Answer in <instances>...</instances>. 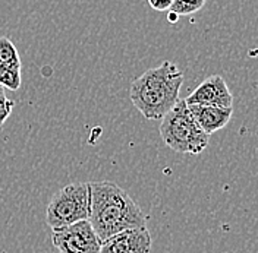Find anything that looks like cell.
<instances>
[{"instance_id": "obj_1", "label": "cell", "mask_w": 258, "mask_h": 253, "mask_svg": "<svg viewBox=\"0 0 258 253\" xmlns=\"http://www.w3.org/2000/svg\"><path fill=\"white\" fill-rule=\"evenodd\" d=\"M88 222L100 241L135 227H145V215L126 190L113 182H88Z\"/></svg>"}, {"instance_id": "obj_2", "label": "cell", "mask_w": 258, "mask_h": 253, "mask_svg": "<svg viewBox=\"0 0 258 253\" xmlns=\"http://www.w3.org/2000/svg\"><path fill=\"white\" fill-rule=\"evenodd\" d=\"M182 83L183 72L177 64L164 60L132 80L129 97L147 120H160L177 103Z\"/></svg>"}, {"instance_id": "obj_3", "label": "cell", "mask_w": 258, "mask_h": 253, "mask_svg": "<svg viewBox=\"0 0 258 253\" xmlns=\"http://www.w3.org/2000/svg\"><path fill=\"white\" fill-rule=\"evenodd\" d=\"M160 136L170 149L180 154H201L207 145L210 136L197 125L185 100H177L172 110L160 119Z\"/></svg>"}, {"instance_id": "obj_4", "label": "cell", "mask_w": 258, "mask_h": 253, "mask_svg": "<svg viewBox=\"0 0 258 253\" xmlns=\"http://www.w3.org/2000/svg\"><path fill=\"white\" fill-rule=\"evenodd\" d=\"M90 215V186L88 183H71L57 190L46 209V221L51 228L71 225L88 220Z\"/></svg>"}, {"instance_id": "obj_5", "label": "cell", "mask_w": 258, "mask_h": 253, "mask_svg": "<svg viewBox=\"0 0 258 253\" xmlns=\"http://www.w3.org/2000/svg\"><path fill=\"white\" fill-rule=\"evenodd\" d=\"M51 241L59 253H100L101 246L88 220L53 228Z\"/></svg>"}, {"instance_id": "obj_6", "label": "cell", "mask_w": 258, "mask_h": 253, "mask_svg": "<svg viewBox=\"0 0 258 253\" xmlns=\"http://www.w3.org/2000/svg\"><path fill=\"white\" fill-rule=\"evenodd\" d=\"M153 246L147 227L123 230L101 241L100 253H150Z\"/></svg>"}, {"instance_id": "obj_7", "label": "cell", "mask_w": 258, "mask_h": 253, "mask_svg": "<svg viewBox=\"0 0 258 253\" xmlns=\"http://www.w3.org/2000/svg\"><path fill=\"white\" fill-rule=\"evenodd\" d=\"M186 106L200 104V106H213V107H233V95L230 93L226 80L220 75H213L204 79L192 94L185 100Z\"/></svg>"}, {"instance_id": "obj_8", "label": "cell", "mask_w": 258, "mask_h": 253, "mask_svg": "<svg viewBox=\"0 0 258 253\" xmlns=\"http://www.w3.org/2000/svg\"><path fill=\"white\" fill-rule=\"evenodd\" d=\"M188 110L194 117V120L197 122V125L209 136L227 126L233 114V107L225 109V107L200 106V104L188 106Z\"/></svg>"}, {"instance_id": "obj_9", "label": "cell", "mask_w": 258, "mask_h": 253, "mask_svg": "<svg viewBox=\"0 0 258 253\" xmlns=\"http://www.w3.org/2000/svg\"><path fill=\"white\" fill-rule=\"evenodd\" d=\"M0 64L22 69V63L15 44L8 37H0Z\"/></svg>"}, {"instance_id": "obj_10", "label": "cell", "mask_w": 258, "mask_h": 253, "mask_svg": "<svg viewBox=\"0 0 258 253\" xmlns=\"http://www.w3.org/2000/svg\"><path fill=\"white\" fill-rule=\"evenodd\" d=\"M21 69L0 64V83L3 88L18 91L21 87Z\"/></svg>"}, {"instance_id": "obj_11", "label": "cell", "mask_w": 258, "mask_h": 253, "mask_svg": "<svg viewBox=\"0 0 258 253\" xmlns=\"http://www.w3.org/2000/svg\"><path fill=\"white\" fill-rule=\"evenodd\" d=\"M206 2L207 0H173L170 11L179 16L194 15L204 8Z\"/></svg>"}, {"instance_id": "obj_12", "label": "cell", "mask_w": 258, "mask_h": 253, "mask_svg": "<svg viewBox=\"0 0 258 253\" xmlns=\"http://www.w3.org/2000/svg\"><path fill=\"white\" fill-rule=\"evenodd\" d=\"M15 107V101L9 100L6 95H2L0 97V127L5 125V122L9 119L11 113Z\"/></svg>"}, {"instance_id": "obj_13", "label": "cell", "mask_w": 258, "mask_h": 253, "mask_svg": "<svg viewBox=\"0 0 258 253\" xmlns=\"http://www.w3.org/2000/svg\"><path fill=\"white\" fill-rule=\"evenodd\" d=\"M147 2H148V5H150L154 11H157V12L170 11L172 3H173V0H147Z\"/></svg>"}, {"instance_id": "obj_14", "label": "cell", "mask_w": 258, "mask_h": 253, "mask_svg": "<svg viewBox=\"0 0 258 253\" xmlns=\"http://www.w3.org/2000/svg\"><path fill=\"white\" fill-rule=\"evenodd\" d=\"M177 21H179V15H176V14L172 12V11H169V22H170V24H176Z\"/></svg>"}, {"instance_id": "obj_15", "label": "cell", "mask_w": 258, "mask_h": 253, "mask_svg": "<svg viewBox=\"0 0 258 253\" xmlns=\"http://www.w3.org/2000/svg\"><path fill=\"white\" fill-rule=\"evenodd\" d=\"M2 95H5V88H3L2 83H0V97H2Z\"/></svg>"}]
</instances>
